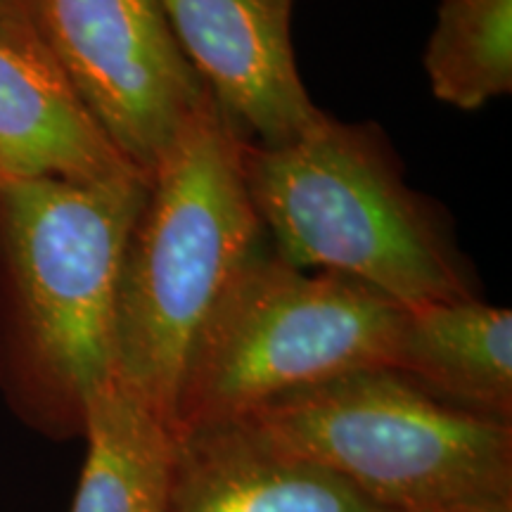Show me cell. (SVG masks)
<instances>
[{
  "label": "cell",
  "mask_w": 512,
  "mask_h": 512,
  "mask_svg": "<svg viewBox=\"0 0 512 512\" xmlns=\"http://www.w3.org/2000/svg\"><path fill=\"white\" fill-rule=\"evenodd\" d=\"M38 34L145 178L207 98L157 0H31Z\"/></svg>",
  "instance_id": "6"
},
{
  "label": "cell",
  "mask_w": 512,
  "mask_h": 512,
  "mask_svg": "<svg viewBox=\"0 0 512 512\" xmlns=\"http://www.w3.org/2000/svg\"><path fill=\"white\" fill-rule=\"evenodd\" d=\"M145 176H0V384L48 434L74 437L114 377V309Z\"/></svg>",
  "instance_id": "1"
},
{
  "label": "cell",
  "mask_w": 512,
  "mask_h": 512,
  "mask_svg": "<svg viewBox=\"0 0 512 512\" xmlns=\"http://www.w3.org/2000/svg\"><path fill=\"white\" fill-rule=\"evenodd\" d=\"M88 451L72 512H169L178 432L117 377L86 408Z\"/></svg>",
  "instance_id": "11"
},
{
  "label": "cell",
  "mask_w": 512,
  "mask_h": 512,
  "mask_svg": "<svg viewBox=\"0 0 512 512\" xmlns=\"http://www.w3.org/2000/svg\"><path fill=\"white\" fill-rule=\"evenodd\" d=\"M245 136L207 98L147 176L121 256L114 377L171 427L190 347L242 268L264 249Z\"/></svg>",
  "instance_id": "2"
},
{
  "label": "cell",
  "mask_w": 512,
  "mask_h": 512,
  "mask_svg": "<svg viewBox=\"0 0 512 512\" xmlns=\"http://www.w3.org/2000/svg\"><path fill=\"white\" fill-rule=\"evenodd\" d=\"M235 422L387 512L512 503V422L451 406L392 368L297 389Z\"/></svg>",
  "instance_id": "4"
},
{
  "label": "cell",
  "mask_w": 512,
  "mask_h": 512,
  "mask_svg": "<svg viewBox=\"0 0 512 512\" xmlns=\"http://www.w3.org/2000/svg\"><path fill=\"white\" fill-rule=\"evenodd\" d=\"M0 17L34 19V15H31V0H0Z\"/></svg>",
  "instance_id": "13"
},
{
  "label": "cell",
  "mask_w": 512,
  "mask_h": 512,
  "mask_svg": "<svg viewBox=\"0 0 512 512\" xmlns=\"http://www.w3.org/2000/svg\"><path fill=\"white\" fill-rule=\"evenodd\" d=\"M451 512H512V503L484 505V508H465V510H451Z\"/></svg>",
  "instance_id": "14"
},
{
  "label": "cell",
  "mask_w": 512,
  "mask_h": 512,
  "mask_svg": "<svg viewBox=\"0 0 512 512\" xmlns=\"http://www.w3.org/2000/svg\"><path fill=\"white\" fill-rule=\"evenodd\" d=\"M434 98L482 110L512 91V0H441L425 48Z\"/></svg>",
  "instance_id": "12"
},
{
  "label": "cell",
  "mask_w": 512,
  "mask_h": 512,
  "mask_svg": "<svg viewBox=\"0 0 512 512\" xmlns=\"http://www.w3.org/2000/svg\"><path fill=\"white\" fill-rule=\"evenodd\" d=\"M242 171L273 252L290 266L356 280L403 309L477 297L444 211L406 183L375 124L323 114L285 145L245 138Z\"/></svg>",
  "instance_id": "3"
},
{
  "label": "cell",
  "mask_w": 512,
  "mask_h": 512,
  "mask_svg": "<svg viewBox=\"0 0 512 512\" xmlns=\"http://www.w3.org/2000/svg\"><path fill=\"white\" fill-rule=\"evenodd\" d=\"M169 512H387L242 422L178 434Z\"/></svg>",
  "instance_id": "9"
},
{
  "label": "cell",
  "mask_w": 512,
  "mask_h": 512,
  "mask_svg": "<svg viewBox=\"0 0 512 512\" xmlns=\"http://www.w3.org/2000/svg\"><path fill=\"white\" fill-rule=\"evenodd\" d=\"M211 100L247 140L285 145L316 124L292 46L294 0H157Z\"/></svg>",
  "instance_id": "7"
},
{
  "label": "cell",
  "mask_w": 512,
  "mask_h": 512,
  "mask_svg": "<svg viewBox=\"0 0 512 512\" xmlns=\"http://www.w3.org/2000/svg\"><path fill=\"white\" fill-rule=\"evenodd\" d=\"M392 370L451 406L512 422V313L479 297L406 309Z\"/></svg>",
  "instance_id": "10"
},
{
  "label": "cell",
  "mask_w": 512,
  "mask_h": 512,
  "mask_svg": "<svg viewBox=\"0 0 512 512\" xmlns=\"http://www.w3.org/2000/svg\"><path fill=\"white\" fill-rule=\"evenodd\" d=\"M0 176H143L76 93L34 19L0 17Z\"/></svg>",
  "instance_id": "8"
},
{
  "label": "cell",
  "mask_w": 512,
  "mask_h": 512,
  "mask_svg": "<svg viewBox=\"0 0 512 512\" xmlns=\"http://www.w3.org/2000/svg\"><path fill=\"white\" fill-rule=\"evenodd\" d=\"M403 311L373 287L302 271L261 249L192 342L176 432L235 422L354 370L392 368Z\"/></svg>",
  "instance_id": "5"
}]
</instances>
